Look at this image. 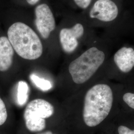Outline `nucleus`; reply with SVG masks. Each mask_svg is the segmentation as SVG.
Returning <instances> with one entry per match:
<instances>
[{
    "label": "nucleus",
    "mask_w": 134,
    "mask_h": 134,
    "mask_svg": "<svg viewBox=\"0 0 134 134\" xmlns=\"http://www.w3.org/2000/svg\"><path fill=\"white\" fill-rule=\"evenodd\" d=\"M113 45V41L104 37L73 60L69 66L72 81L77 85L85 84L99 72L103 77Z\"/></svg>",
    "instance_id": "obj_1"
},
{
    "label": "nucleus",
    "mask_w": 134,
    "mask_h": 134,
    "mask_svg": "<svg viewBox=\"0 0 134 134\" xmlns=\"http://www.w3.org/2000/svg\"><path fill=\"white\" fill-rule=\"evenodd\" d=\"M7 117L8 113L5 103L0 98V126L5 123Z\"/></svg>",
    "instance_id": "obj_11"
},
{
    "label": "nucleus",
    "mask_w": 134,
    "mask_h": 134,
    "mask_svg": "<svg viewBox=\"0 0 134 134\" xmlns=\"http://www.w3.org/2000/svg\"><path fill=\"white\" fill-rule=\"evenodd\" d=\"M29 93V85L25 81H20L18 82L17 87L16 100L19 105L23 106L28 100Z\"/></svg>",
    "instance_id": "obj_9"
},
{
    "label": "nucleus",
    "mask_w": 134,
    "mask_h": 134,
    "mask_svg": "<svg viewBox=\"0 0 134 134\" xmlns=\"http://www.w3.org/2000/svg\"><path fill=\"white\" fill-rule=\"evenodd\" d=\"M53 106L47 101L36 99L31 101L24 110V121L27 129L32 132H40L46 127L45 119L52 116Z\"/></svg>",
    "instance_id": "obj_4"
},
{
    "label": "nucleus",
    "mask_w": 134,
    "mask_h": 134,
    "mask_svg": "<svg viewBox=\"0 0 134 134\" xmlns=\"http://www.w3.org/2000/svg\"><path fill=\"white\" fill-rule=\"evenodd\" d=\"M35 24L37 30L44 39H47L56 27L53 13L48 5H39L35 10Z\"/></svg>",
    "instance_id": "obj_6"
},
{
    "label": "nucleus",
    "mask_w": 134,
    "mask_h": 134,
    "mask_svg": "<svg viewBox=\"0 0 134 134\" xmlns=\"http://www.w3.org/2000/svg\"><path fill=\"white\" fill-rule=\"evenodd\" d=\"M8 38L14 51L24 59L35 60L42 54L43 46L38 36L24 23L12 24L8 30Z\"/></svg>",
    "instance_id": "obj_2"
},
{
    "label": "nucleus",
    "mask_w": 134,
    "mask_h": 134,
    "mask_svg": "<svg viewBox=\"0 0 134 134\" xmlns=\"http://www.w3.org/2000/svg\"><path fill=\"white\" fill-rule=\"evenodd\" d=\"M26 1L29 5H34L37 4L39 0H26Z\"/></svg>",
    "instance_id": "obj_15"
},
{
    "label": "nucleus",
    "mask_w": 134,
    "mask_h": 134,
    "mask_svg": "<svg viewBox=\"0 0 134 134\" xmlns=\"http://www.w3.org/2000/svg\"><path fill=\"white\" fill-rule=\"evenodd\" d=\"M93 0H73L77 7L82 10H86L91 5Z\"/></svg>",
    "instance_id": "obj_12"
},
{
    "label": "nucleus",
    "mask_w": 134,
    "mask_h": 134,
    "mask_svg": "<svg viewBox=\"0 0 134 134\" xmlns=\"http://www.w3.org/2000/svg\"><path fill=\"white\" fill-rule=\"evenodd\" d=\"M103 77L122 85L134 83V45L124 44L111 54Z\"/></svg>",
    "instance_id": "obj_3"
},
{
    "label": "nucleus",
    "mask_w": 134,
    "mask_h": 134,
    "mask_svg": "<svg viewBox=\"0 0 134 134\" xmlns=\"http://www.w3.org/2000/svg\"><path fill=\"white\" fill-rule=\"evenodd\" d=\"M120 1L126 8H129L132 3V0H118Z\"/></svg>",
    "instance_id": "obj_14"
},
{
    "label": "nucleus",
    "mask_w": 134,
    "mask_h": 134,
    "mask_svg": "<svg viewBox=\"0 0 134 134\" xmlns=\"http://www.w3.org/2000/svg\"><path fill=\"white\" fill-rule=\"evenodd\" d=\"M38 134H53V133L51 132V131H47V132H44V133H40Z\"/></svg>",
    "instance_id": "obj_16"
},
{
    "label": "nucleus",
    "mask_w": 134,
    "mask_h": 134,
    "mask_svg": "<svg viewBox=\"0 0 134 134\" xmlns=\"http://www.w3.org/2000/svg\"><path fill=\"white\" fill-rule=\"evenodd\" d=\"M119 107L121 111L134 113V83L122 85L119 95Z\"/></svg>",
    "instance_id": "obj_8"
},
{
    "label": "nucleus",
    "mask_w": 134,
    "mask_h": 134,
    "mask_svg": "<svg viewBox=\"0 0 134 134\" xmlns=\"http://www.w3.org/2000/svg\"><path fill=\"white\" fill-rule=\"evenodd\" d=\"M117 132L118 134H134V129H132L126 125H121L117 128Z\"/></svg>",
    "instance_id": "obj_13"
},
{
    "label": "nucleus",
    "mask_w": 134,
    "mask_h": 134,
    "mask_svg": "<svg viewBox=\"0 0 134 134\" xmlns=\"http://www.w3.org/2000/svg\"><path fill=\"white\" fill-rule=\"evenodd\" d=\"M29 77L34 85L42 91H48L53 87L52 84L50 81L40 77L34 74H31Z\"/></svg>",
    "instance_id": "obj_10"
},
{
    "label": "nucleus",
    "mask_w": 134,
    "mask_h": 134,
    "mask_svg": "<svg viewBox=\"0 0 134 134\" xmlns=\"http://www.w3.org/2000/svg\"><path fill=\"white\" fill-rule=\"evenodd\" d=\"M86 28L81 23H77L71 27L63 29L60 32V41L63 50L68 54L74 52L79 46V40L83 38Z\"/></svg>",
    "instance_id": "obj_5"
},
{
    "label": "nucleus",
    "mask_w": 134,
    "mask_h": 134,
    "mask_svg": "<svg viewBox=\"0 0 134 134\" xmlns=\"http://www.w3.org/2000/svg\"><path fill=\"white\" fill-rule=\"evenodd\" d=\"M14 49L8 38L0 37V71L5 72L10 69L13 62Z\"/></svg>",
    "instance_id": "obj_7"
}]
</instances>
